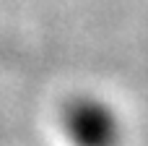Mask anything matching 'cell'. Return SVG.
Segmentation results:
<instances>
[{
	"label": "cell",
	"mask_w": 148,
	"mask_h": 146,
	"mask_svg": "<svg viewBox=\"0 0 148 146\" xmlns=\"http://www.w3.org/2000/svg\"><path fill=\"white\" fill-rule=\"evenodd\" d=\"M62 123L68 138L75 146H117L120 141V125L114 112L94 97L73 99L65 107Z\"/></svg>",
	"instance_id": "obj_1"
}]
</instances>
